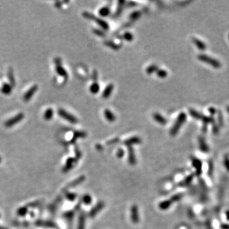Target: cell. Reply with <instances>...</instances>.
<instances>
[{
	"instance_id": "6da1fadb",
	"label": "cell",
	"mask_w": 229,
	"mask_h": 229,
	"mask_svg": "<svg viewBox=\"0 0 229 229\" xmlns=\"http://www.w3.org/2000/svg\"><path fill=\"white\" fill-rule=\"evenodd\" d=\"M197 58L201 62L210 65L214 69H220L222 66V64L218 60L208 56L206 54H199L197 56Z\"/></svg>"
},
{
	"instance_id": "7a4b0ae2",
	"label": "cell",
	"mask_w": 229,
	"mask_h": 229,
	"mask_svg": "<svg viewBox=\"0 0 229 229\" xmlns=\"http://www.w3.org/2000/svg\"><path fill=\"white\" fill-rule=\"evenodd\" d=\"M187 121V115L184 113H181L179 116L178 117L175 124L172 126L171 130V135L174 136L178 134L180 129H181V126L184 124V122Z\"/></svg>"
},
{
	"instance_id": "3957f363",
	"label": "cell",
	"mask_w": 229,
	"mask_h": 229,
	"mask_svg": "<svg viewBox=\"0 0 229 229\" xmlns=\"http://www.w3.org/2000/svg\"><path fill=\"white\" fill-rule=\"evenodd\" d=\"M189 112H190V115L193 118L202 121L203 124L205 125H208V124H212L213 125L214 124V120L211 117L206 116L203 115L202 113H199L197 111L193 110V109H190Z\"/></svg>"
},
{
	"instance_id": "277c9868",
	"label": "cell",
	"mask_w": 229,
	"mask_h": 229,
	"mask_svg": "<svg viewBox=\"0 0 229 229\" xmlns=\"http://www.w3.org/2000/svg\"><path fill=\"white\" fill-rule=\"evenodd\" d=\"M83 17L88 19H93L95 21V23H97V24L100 26L103 29H105V30H107L109 28V26L108 24L107 23H106L105 21H104L103 20L101 19H99V18H96L94 16V15L89 13V12H84L83 14Z\"/></svg>"
},
{
	"instance_id": "5b68a950",
	"label": "cell",
	"mask_w": 229,
	"mask_h": 229,
	"mask_svg": "<svg viewBox=\"0 0 229 229\" xmlns=\"http://www.w3.org/2000/svg\"><path fill=\"white\" fill-rule=\"evenodd\" d=\"M24 113H20L17 114L16 116L12 118H10L9 120H8L7 121H6L5 123V125L6 127H12L13 125H14L18 124L19 122H20L24 118Z\"/></svg>"
},
{
	"instance_id": "8992f818",
	"label": "cell",
	"mask_w": 229,
	"mask_h": 229,
	"mask_svg": "<svg viewBox=\"0 0 229 229\" xmlns=\"http://www.w3.org/2000/svg\"><path fill=\"white\" fill-rule=\"evenodd\" d=\"M58 113H59V115L62 118H63L65 120H66L67 121H68L69 122H70L71 124H76V122H78L77 119L76 118V117L74 116L69 113L68 112L65 111L64 110H63V109H59V111H58Z\"/></svg>"
},
{
	"instance_id": "52a82bcc",
	"label": "cell",
	"mask_w": 229,
	"mask_h": 229,
	"mask_svg": "<svg viewBox=\"0 0 229 229\" xmlns=\"http://www.w3.org/2000/svg\"><path fill=\"white\" fill-rule=\"evenodd\" d=\"M130 219L134 223H138L139 222V214L138 207L133 205L130 209Z\"/></svg>"
},
{
	"instance_id": "ba28073f",
	"label": "cell",
	"mask_w": 229,
	"mask_h": 229,
	"mask_svg": "<svg viewBox=\"0 0 229 229\" xmlns=\"http://www.w3.org/2000/svg\"><path fill=\"white\" fill-rule=\"evenodd\" d=\"M104 207V203L103 202H99L95 206H94L92 209L90 211L89 216L91 218L95 217L98 213H100Z\"/></svg>"
},
{
	"instance_id": "9c48e42d",
	"label": "cell",
	"mask_w": 229,
	"mask_h": 229,
	"mask_svg": "<svg viewBox=\"0 0 229 229\" xmlns=\"http://www.w3.org/2000/svg\"><path fill=\"white\" fill-rule=\"evenodd\" d=\"M37 90H38V85H35L32 87H31V88L27 91V92L24 95V101L27 102V101H29L32 98V97L33 96L34 94L36 92Z\"/></svg>"
},
{
	"instance_id": "30bf717a",
	"label": "cell",
	"mask_w": 229,
	"mask_h": 229,
	"mask_svg": "<svg viewBox=\"0 0 229 229\" xmlns=\"http://www.w3.org/2000/svg\"><path fill=\"white\" fill-rule=\"evenodd\" d=\"M141 143V140L138 137L130 138L124 141V144L128 147H131L134 145L140 144Z\"/></svg>"
},
{
	"instance_id": "8fae6325",
	"label": "cell",
	"mask_w": 229,
	"mask_h": 229,
	"mask_svg": "<svg viewBox=\"0 0 229 229\" xmlns=\"http://www.w3.org/2000/svg\"><path fill=\"white\" fill-rule=\"evenodd\" d=\"M56 72L57 73V74H59L60 76H62V77L68 78V73L65 70L64 68L61 66L60 62L58 59H57V62L56 61Z\"/></svg>"
},
{
	"instance_id": "7c38bea8",
	"label": "cell",
	"mask_w": 229,
	"mask_h": 229,
	"mask_svg": "<svg viewBox=\"0 0 229 229\" xmlns=\"http://www.w3.org/2000/svg\"><path fill=\"white\" fill-rule=\"evenodd\" d=\"M192 165L196 169V174L200 175L202 172V162L200 160L193 158L192 159Z\"/></svg>"
},
{
	"instance_id": "4fadbf2b",
	"label": "cell",
	"mask_w": 229,
	"mask_h": 229,
	"mask_svg": "<svg viewBox=\"0 0 229 229\" xmlns=\"http://www.w3.org/2000/svg\"><path fill=\"white\" fill-rule=\"evenodd\" d=\"M128 151H129V155H128V161L130 165H135L136 163V159L134 154V151L133 147H128Z\"/></svg>"
},
{
	"instance_id": "5bb4252c",
	"label": "cell",
	"mask_w": 229,
	"mask_h": 229,
	"mask_svg": "<svg viewBox=\"0 0 229 229\" xmlns=\"http://www.w3.org/2000/svg\"><path fill=\"white\" fill-rule=\"evenodd\" d=\"M76 162V159L71 158V157L68 159V160H66V164H65V166L63 168V170H62L63 172H66L69 171L70 169H71Z\"/></svg>"
},
{
	"instance_id": "9a60e30c",
	"label": "cell",
	"mask_w": 229,
	"mask_h": 229,
	"mask_svg": "<svg viewBox=\"0 0 229 229\" xmlns=\"http://www.w3.org/2000/svg\"><path fill=\"white\" fill-rule=\"evenodd\" d=\"M193 40V42L194 44L195 45V46L197 47V48L198 49H199L200 50H205L206 49V43L203 41H202L201 40L197 38H193L192 39Z\"/></svg>"
},
{
	"instance_id": "2e32d148",
	"label": "cell",
	"mask_w": 229,
	"mask_h": 229,
	"mask_svg": "<svg viewBox=\"0 0 229 229\" xmlns=\"http://www.w3.org/2000/svg\"><path fill=\"white\" fill-rule=\"evenodd\" d=\"M199 148L203 152H208L210 150L208 145H207L206 141L204 138L200 137L199 138Z\"/></svg>"
},
{
	"instance_id": "e0dca14e",
	"label": "cell",
	"mask_w": 229,
	"mask_h": 229,
	"mask_svg": "<svg viewBox=\"0 0 229 229\" xmlns=\"http://www.w3.org/2000/svg\"><path fill=\"white\" fill-rule=\"evenodd\" d=\"M78 229H85V214L84 212H82L80 214L78 218Z\"/></svg>"
},
{
	"instance_id": "ac0fdd59",
	"label": "cell",
	"mask_w": 229,
	"mask_h": 229,
	"mask_svg": "<svg viewBox=\"0 0 229 229\" xmlns=\"http://www.w3.org/2000/svg\"><path fill=\"white\" fill-rule=\"evenodd\" d=\"M113 84H109L106 87V89L104 90V92L103 93V97L105 99L106 98H108L112 93V91L113 90Z\"/></svg>"
},
{
	"instance_id": "d6986e66",
	"label": "cell",
	"mask_w": 229,
	"mask_h": 229,
	"mask_svg": "<svg viewBox=\"0 0 229 229\" xmlns=\"http://www.w3.org/2000/svg\"><path fill=\"white\" fill-rule=\"evenodd\" d=\"M155 121L161 125H165L167 124V120L159 113H155L154 115Z\"/></svg>"
},
{
	"instance_id": "ffe728a7",
	"label": "cell",
	"mask_w": 229,
	"mask_h": 229,
	"mask_svg": "<svg viewBox=\"0 0 229 229\" xmlns=\"http://www.w3.org/2000/svg\"><path fill=\"white\" fill-rule=\"evenodd\" d=\"M104 117L109 122H113L115 121V119H116L115 115L109 110H105Z\"/></svg>"
},
{
	"instance_id": "44dd1931",
	"label": "cell",
	"mask_w": 229,
	"mask_h": 229,
	"mask_svg": "<svg viewBox=\"0 0 229 229\" xmlns=\"http://www.w3.org/2000/svg\"><path fill=\"white\" fill-rule=\"evenodd\" d=\"M85 176H82L80 177H79L78 178L74 180V181H73L69 185H68V187H76V186H78V185H79L80 184H81L82 182H83L85 181Z\"/></svg>"
},
{
	"instance_id": "7402d4cb",
	"label": "cell",
	"mask_w": 229,
	"mask_h": 229,
	"mask_svg": "<svg viewBox=\"0 0 229 229\" xmlns=\"http://www.w3.org/2000/svg\"><path fill=\"white\" fill-rule=\"evenodd\" d=\"M171 204H172L171 201L166 200V201L161 202L159 204V208L162 210H168L170 208V206H171Z\"/></svg>"
},
{
	"instance_id": "603a6c76",
	"label": "cell",
	"mask_w": 229,
	"mask_h": 229,
	"mask_svg": "<svg viewBox=\"0 0 229 229\" xmlns=\"http://www.w3.org/2000/svg\"><path fill=\"white\" fill-rule=\"evenodd\" d=\"M12 85H10L8 83H5L2 85L1 91L2 93H3L4 94L8 95V94H10L11 92H12Z\"/></svg>"
},
{
	"instance_id": "cb8c5ba5",
	"label": "cell",
	"mask_w": 229,
	"mask_h": 229,
	"mask_svg": "<svg viewBox=\"0 0 229 229\" xmlns=\"http://www.w3.org/2000/svg\"><path fill=\"white\" fill-rule=\"evenodd\" d=\"M8 80H9L11 85H12V87H14L15 84V78H14V76L13 71L11 68H10V70L8 71Z\"/></svg>"
},
{
	"instance_id": "d4e9b609",
	"label": "cell",
	"mask_w": 229,
	"mask_h": 229,
	"mask_svg": "<svg viewBox=\"0 0 229 229\" xmlns=\"http://www.w3.org/2000/svg\"><path fill=\"white\" fill-rule=\"evenodd\" d=\"M82 202L85 205H90L92 202V199L91 197V196L89 194L84 195L82 197Z\"/></svg>"
},
{
	"instance_id": "484cf974",
	"label": "cell",
	"mask_w": 229,
	"mask_h": 229,
	"mask_svg": "<svg viewBox=\"0 0 229 229\" xmlns=\"http://www.w3.org/2000/svg\"><path fill=\"white\" fill-rule=\"evenodd\" d=\"M53 115V110L51 108H49L45 111L44 113V118L47 120V121H50V120L52 118Z\"/></svg>"
},
{
	"instance_id": "4316f807",
	"label": "cell",
	"mask_w": 229,
	"mask_h": 229,
	"mask_svg": "<svg viewBox=\"0 0 229 229\" xmlns=\"http://www.w3.org/2000/svg\"><path fill=\"white\" fill-rule=\"evenodd\" d=\"M100 91V85H98L97 83H94L91 87H90V91L91 93L95 94L98 93Z\"/></svg>"
},
{
	"instance_id": "83f0119b",
	"label": "cell",
	"mask_w": 229,
	"mask_h": 229,
	"mask_svg": "<svg viewBox=\"0 0 229 229\" xmlns=\"http://www.w3.org/2000/svg\"><path fill=\"white\" fill-rule=\"evenodd\" d=\"M110 9H109L108 7L102 8L99 11L100 15L101 16H103V17H106V16H108L109 14H110Z\"/></svg>"
},
{
	"instance_id": "f1b7e54d",
	"label": "cell",
	"mask_w": 229,
	"mask_h": 229,
	"mask_svg": "<svg viewBox=\"0 0 229 229\" xmlns=\"http://www.w3.org/2000/svg\"><path fill=\"white\" fill-rule=\"evenodd\" d=\"M74 213L72 211H70L68 212H66L64 214V217L66 218V220H67L68 221H72L73 220V218L74 217Z\"/></svg>"
},
{
	"instance_id": "f546056e",
	"label": "cell",
	"mask_w": 229,
	"mask_h": 229,
	"mask_svg": "<svg viewBox=\"0 0 229 229\" xmlns=\"http://www.w3.org/2000/svg\"><path fill=\"white\" fill-rule=\"evenodd\" d=\"M158 67L156 66V65H151V66H150L148 68H147L146 71L148 74H151L154 72H157V71L158 70Z\"/></svg>"
},
{
	"instance_id": "4dcf8cb0",
	"label": "cell",
	"mask_w": 229,
	"mask_h": 229,
	"mask_svg": "<svg viewBox=\"0 0 229 229\" xmlns=\"http://www.w3.org/2000/svg\"><path fill=\"white\" fill-rule=\"evenodd\" d=\"M157 74L159 77H160L161 78H166L167 75H168L167 71L166 70H158L157 71Z\"/></svg>"
},
{
	"instance_id": "1f68e13d",
	"label": "cell",
	"mask_w": 229,
	"mask_h": 229,
	"mask_svg": "<svg viewBox=\"0 0 229 229\" xmlns=\"http://www.w3.org/2000/svg\"><path fill=\"white\" fill-rule=\"evenodd\" d=\"M192 179H193V175H190L188 176L186 179L181 183L180 185L181 186H187V185H188L192 181Z\"/></svg>"
},
{
	"instance_id": "d6a6232c",
	"label": "cell",
	"mask_w": 229,
	"mask_h": 229,
	"mask_svg": "<svg viewBox=\"0 0 229 229\" xmlns=\"http://www.w3.org/2000/svg\"><path fill=\"white\" fill-rule=\"evenodd\" d=\"M66 197L67 198V199H68L69 201H74L76 197H77V195H76V193H66Z\"/></svg>"
},
{
	"instance_id": "836d02e7",
	"label": "cell",
	"mask_w": 229,
	"mask_h": 229,
	"mask_svg": "<svg viewBox=\"0 0 229 229\" xmlns=\"http://www.w3.org/2000/svg\"><path fill=\"white\" fill-rule=\"evenodd\" d=\"M183 197V195L182 194H180V193H178V194H176L173 195L172 197H171V202H177L178 201H180Z\"/></svg>"
},
{
	"instance_id": "e575fe53",
	"label": "cell",
	"mask_w": 229,
	"mask_h": 229,
	"mask_svg": "<svg viewBox=\"0 0 229 229\" xmlns=\"http://www.w3.org/2000/svg\"><path fill=\"white\" fill-rule=\"evenodd\" d=\"M28 209L26 208V207H24V208H21L17 211V214L19 216H24L26 213H27Z\"/></svg>"
},
{
	"instance_id": "d590c367",
	"label": "cell",
	"mask_w": 229,
	"mask_h": 229,
	"mask_svg": "<svg viewBox=\"0 0 229 229\" xmlns=\"http://www.w3.org/2000/svg\"><path fill=\"white\" fill-rule=\"evenodd\" d=\"M218 120L219 125L220 126H223V116L220 111L218 113Z\"/></svg>"
},
{
	"instance_id": "8d00e7d4",
	"label": "cell",
	"mask_w": 229,
	"mask_h": 229,
	"mask_svg": "<svg viewBox=\"0 0 229 229\" xmlns=\"http://www.w3.org/2000/svg\"><path fill=\"white\" fill-rule=\"evenodd\" d=\"M124 38L125 40H126L127 41H131L133 39V36L131 33H130V32H125V33L124 35Z\"/></svg>"
},
{
	"instance_id": "74e56055",
	"label": "cell",
	"mask_w": 229,
	"mask_h": 229,
	"mask_svg": "<svg viewBox=\"0 0 229 229\" xmlns=\"http://www.w3.org/2000/svg\"><path fill=\"white\" fill-rule=\"evenodd\" d=\"M141 16V13L138 11H136V12H133L131 15H130V19L133 20H136Z\"/></svg>"
},
{
	"instance_id": "f35d334b",
	"label": "cell",
	"mask_w": 229,
	"mask_h": 229,
	"mask_svg": "<svg viewBox=\"0 0 229 229\" xmlns=\"http://www.w3.org/2000/svg\"><path fill=\"white\" fill-rule=\"evenodd\" d=\"M85 136H86V134H85L84 133H79V132H77V133L74 134V138H73V141L74 142V141H75V139H76L77 138H81V137H82V138H83V137H85Z\"/></svg>"
},
{
	"instance_id": "ab89813d",
	"label": "cell",
	"mask_w": 229,
	"mask_h": 229,
	"mask_svg": "<svg viewBox=\"0 0 229 229\" xmlns=\"http://www.w3.org/2000/svg\"><path fill=\"white\" fill-rule=\"evenodd\" d=\"M124 155V150H122V149H119V150L117 151V156L118 158H121V157H122Z\"/></svg>"
},
{
	"instance_id": "60d3db41",
	"label": "cell",
	"mask_w": 229,
	"mask_h": 229,
	"mask_svg": "<svg viewBox=\"0 0 229 229\" xmlns=\"http://www.w3.org/2000/svg\"><path fill=\"white\" fill-rule=\"evenodd\" d=\"M213 133L215 134L218 133V132H219V127H218L215 124L213 125Z\"/></svg>"
},
{
	"instance_id": "b9f144b4",
	"label": "cell",
	"mask_w": 229,
	"mask_h": 229,
	"mask_svg": "<svg viewBox=\"0 0 229 229\" xmlns=\"http://www.w3.org/2000/svg\"><path fill=\"white\" fill-rule=\"evenodd\" d=\"M224 165L226 169L229 171V159H228V157H225L224 160Z\"/></svg>"
},
{
	"instance_id": "7bdbcfd3",
	"label": "cell",
	"mask_w": 229,
	"mask_h": 229,
	"mask_svg": "<svg viewBox=\"0 0 229 229\" xmlns=\"http://www.w3.org/2000/svg\"><path fill=\"white\" fill-rule=\"evenodd\" d=\"M208 111H209V112L210 113V114L211 115H215L216 113V109L215 108H209V110H208Z\"/></svg>"
},
{
	"instance_id": "ee69618b",
	"label": "cell",
	"mask_w": 229,
	"mask_h": 229,
	"mask_svg": "<svg viewBox=\"0 0 229 229\" xmlns=\"http://www.w3.org/2000/svg\"><path fill=\"white\" fill-rule=\"evenodd\" d=\"M222 228L223 229H229V225L228 224H223L222 225Z\"/></svg>"
},
{
	"instance_id": "f6af8a7d",
	"label": "cell",
	"mask_w": 229,
	"mask_h": 229,
	"mask_svg": "<svg viewBox=\"0 0 229 229\" xmlns=\"http://www.w3.org/2000/svg\"><path fill=\"white\" fill-rule=\"evenodd\" d=\"M226 216H227V220H229V211H227L226 213Z\"/></svg>"
},
{
	"instance_id": "bcb514c9",
	"label": "cell",
	"mask_w": 229,
	"mask_h": 229,
	"mask_svg": "<svg viewBox=\"0 0 229 229\" xmlns=\"http://www.w3.org/2000/svg\"><path fill=\"white\" fill-rule=\"evenodd\" d=\"M227 112L229 113V105L227 106Z\"/></svg>"
},
{
	"instance_id": "7dc6e473",
	"label": "cell",
	"mask_w": 229,
	"mask_h": 229,
	"mask_svg": "<svg viewBox=\"0 0 229 229\" xmlns=\"http://www.w3.org/2000/svg\"><path fill=\"white\" fill-rule=\"evenodd\" d=\"M0 229H6V228H4V227H2L0 226Z\"/></svg>"
},
{
	"instance_id": "c3c4849f",
	"label": "cell",
	"mask_w": 229,
	"mask_h": 229,
	"mask_svg": "<svg viewBox=\"0 0 229 229\" xmlns=\"http://www.w3.org/2000/svg\"><path fill=\"white\" fill-rule=\"evenodd\" d=\"M0 162H1V158H0Z\"/></svg>"
},
{
	"instance_id": "681fc988",
	"label": "cell",
	"mask_w": 229,
	"mask_h": 229,
	"mask_svg": "<svg viewBox=\"0 0 229 229\" xmlns=\"http://www.w3.org/2000/svg\"><path fill=\"white\" fill-rule=\"evenodd\" d=\"M228 40H229V35H228Z\"/></svg>"
},
{
	"instance_id": "f907efd6",
	"label": "cell",
	"mask_w": 229,
	"mask_h": 229,
	"mask_svg": "<svg viewBox=\"0 0 229 229\" xmlns=\"http://www.w3.org/2000/svg\"></svg>"
}]
</instances>
